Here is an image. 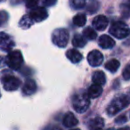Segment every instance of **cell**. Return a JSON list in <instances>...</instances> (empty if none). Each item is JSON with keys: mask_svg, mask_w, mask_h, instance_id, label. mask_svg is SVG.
Returning a JSON list of instances; mask_svg holds the SVG:
<instances>
[{"mask_svg": "<svg viewBox=\"0 0 130 130\" xmlns=\"http://www.w3.org/2000/svg\"><path fill=\"white\" fill-rule=\"evenodd\" d=\"M122 76L125 80L130 79V64L126 65V67H125L124 71H123V72H122Z\"/></svg>", "mask_w": 130, "mask_h": 130, "instance_id": "25", "label": "cell"}, {"mask_svg": "<svg viewBox=\"0 0 130 130\" xmlns=\"http://www.w3.org/2000/svg\"><path fill=\"white\" fill-rule=\"evenodd\" d=\"M57 3V0H43L44 6H54Z\"/></svg>", "mask_w": 130, "mask_h": 130, "instance_id": "26", "label": "cell"}, {"mask_svg": "<svg viewBox=\"0 0 130 130\" xmlns=\"http://www.w3.org/2000/svg\"><path fill=\"white\" fill-rule=\"evenodd\" d=\"M103 126H104V121L100 117L92 119L90 121V123H89L90 130H103Z\"/></svg>", "mask_w": 130, "mask_h": 130, "instance_id": "17", "label": "cell"}, {"mask_svg": "<svg viewBox=\"0 0 130 130\" xmlns=\"http://www.w3.org/2000/svg\"><path fill=\"white\" fill-rule=\"evenodd\" d=\"M109 31H110V33L112 36L119 38V39L126 38L130 34V29L128 28V26L125 22H120V21L114 22L110 26Z\"/></svg>", "mask_w": 130, "mask_h": 130, "instance_id": "3", "label": "cell"}, {"mask_svg": "<svg viewBox=\"0 0 130 130\" xmlns=\"http://www.w3.org/2000/svg\"><path fill=\"white\" fill-rule=\"evenodd\" d=\"M70 39L69 31L66 29H56L52 34V41L59 47H65Z\"/></svg>", "mask_w": 130, "mask_h": 130, "instance_id": "5", "label": "cell"}, {"mask_svg": "<svg viewBox=\"0 0 130 130\" xmlns=\"http://www.w3.org/2000/svg\"><path fill=\"white\" fill-rule=\"evenodd\" d=\"M121 6H122V8L126 9V11L130 12V0H125Z\"/></svg>", "mask_w": 130, "mask_h": 130, "instance_id": "28", "label": "cell"}, {"mask_svg": "<svg viewBox=\"0 0 130 130\" xmlns=\"http://www.w3.org/2000/svg\"><path fill=\"white\" fill-rule=\"evenodd\" d=\"M83 36L85 37L86 38L89 39V40H94V39H95V38H96L97 34H96V32H95V30L94 29V28L87 27L83 30Z\"/></svg>", "mask_w": 130, "mask_h": 130, "instance_id": "22", "label": "cell"}, {"mask_svg": "<svg viewBox=\"0 0 130 130\" xmlns=\"http://www.w3.org/2000/svg\"><path fill=\"white\" fill-rule=\"evenodd\" d=\"M78 124V120L74 114L71 112H68L64 115L63 117V125L67 127H72Z\"/></svg>", "mask_w": 130, "mask_h": 130, "instance_id": "14", "label": "cell"}, {"mask_svg": "<svg viewBox=\"0 0 130 130\" xmlns=\"http://www.w3.org/2000/svg\"><path fill=\"white\" fill-rule=\"evenodd\" d=\"M129 117H130V114H129Z\"/></svg>", "mask_w": 130, "mask_h": 130, "instance_id": "33", "label": "cell"}, {"mask_svg": "<svg viewBox=\"0 0 130 130\" xmlns=\"http://www.w3.org/2000/svg\"><path fill=\"white\" fill-rule=\"evenodd\" d=\"M103 93V87L102 86L97 85V84H93L89 87L88 90H87V95L89 96V98H97L99 97L100 95Z\"/></svg>", "mask_w": 130, "mask_h": 130, "instance_id": "13", "label": "cell"}, {"mask_svg": "<svg viewBox=\"0 0 130 130\" xmlns=\"http://www.w3.org/2000/svg\"><path fill=\"white\" fill-rule=\"evenodd\" d=\"M39 0H25V5L27 8H30V9H34L37 7Z\"/></svg>", "mask_w": 130, "mask_h": 130, "instance_id": "24", "label": "cell"}, {"mask_svg": "<svg viewBox=\"0 0 130 130\" xmlns=\"http://www.w3.org/2000/svg\"><path fill=\"white\" fill-rule=\"evenodd\" d=\"M3 87L6 91H14L21 86V80L13 75H6L2 79Z\"/></svg>", "mask_w": 130, "mask_h": 130, "instance_id": "6", "label": "cell"}, {"mask_svg": "<svg viewBox=\"0 0 130 130\" xmlns=\"http://www.w3.org/2000/svg\"><path fill=\"white\" fill-rule=\"evenodd\" d=\"M29 16L31 17L34 22H40L45 21V19L48 17V13H47L46 9L43 6H38L34 9H32L29 13Z\"/></svg>", "mask_w": 130, "mask_h": 130, "instance_id": "7", "label": "cell"}, {"mask_svg": "<svg viewBox=\"0 0 130 130\" xmlns=\"http://www.w3.org/2000/svg\"><path fill=\"white\" fill-rule=\"evenodd\" d=\"M92 80L94 82V84L103 86L106 83V77H105L104 72L102 71H97L95 72H94V74L92 76Z\"/></svg>", "mask_w": 130, "mask_h": 130, "instance_id": "16", "label": "cell"}, {"mask_svg": "<svg viewBox=\"0 0 130 130\" xmlns=\"http://www.w3.org/2000/svg\"><path fill=\"white\" fill-rule=\"evenodd\" d=\"M119 66H120V63L118 61L117 59H111L110 61H108L105 64V69L108 70L110 72L114 73L119 70Z\"/></svg>", "mask_w": 130, "mask_h": 130, "instance_id": "18", "label": "cell"}, {"mask_svg": "<svg viewBox=\"0 0 130 130\" xmlns=\"http://www.w3.org/2000/svg\"><path fill=\"white\" fill-rule=\"evenodd\" d=\"M34 23V21L31 19V17L29 16V14L28 15H24L22 19H21L20 22H19V26L22 29H29L30 28L31 26L33 25Z\"/></svg>", "mask_w": 130, "mask_h": 130, "instance_id": "20", "label": "cell"}, {"mask_svg": "<svg viewBox=\"0 0 130 130\" xmlns=\"http://www.w3.org/2000/svg\"><path fill=\"white\" fill-rule=\"evenodd\" d=\"M37 91V84L31 78H29L25 81L22 87V93L25 95H31Z\"/></svg>", "mask_w": 130, "mask_h": 130, "instance_id": "12", "label": "cell"}, {"mask_svg": "<svg viewBox=\"0 0 130 130\" xmlns=\"http://www.w3.org/2000/svg\"><path fill=\"white\" fill-rule=\"evenodd\" d=\"M0 40H1V43H0V47L3 51L5 52H9L12 50L13 46H14V42L12 39L11 37H9L8 35H6V33L2 32L0 34Z\"/></svg>", "mask_w": 130, "mask_h": 130, "instance_id": "9", "label": "cell"}, {"mask_svg": "<svg viewBox=\"0 0 130 130\" xmlns=\"http://www.w3.org/2000/svg\"><path fill=\"white\" fill-rule=\"evenodd\" d=\"M129 97L126 95H120L119 97L112 100V102L110 103V105L107 108V112L110 116H113L117 114L119 111L126 108L129 104Z\"/></svg>", "mask_w": 130, "mask_h": 130, "instance_id": "2", "label": "cell"}, {"mask_svg": "<svg viewBox=\"0 0 130 130\" xmlns=\"http://www.w3.org/2000/svg\"><path fill=\"white\" fill-rule=\"evenodd\" d=\"M87 61L92 67H98L103 61V54L98 50L91 51L87 55Z\"/></svg>", "mask_w": 130, "mask_h": 130, "instance_id": "8", "label": "cell"}, {"mask_svg": "<svg viewBox=\"0 0 130 130\" xmlns=\"http://www.w3.org/2000/svg\"><path fill=\"white\" fill-rule=\"evenodd\" d=\"M107 130H115V129H114V128H112V127H110V128H108Z\"/></svg>", "mask_w": 130, "mask_h": 130, "instance_id": "31", "label": "cell"}, {"mask_svg": "<svg viewBox=\"0 0 130 130\" xmlns=\"http://www.w3.org/2000/svg\"><path fill=\"white\" fill-rule=\"evenodd\" d=\"M52 130H61V128L59 127V126H54V127L53 128Z\"/></svg>", "mask_w": 130, "mask_h": 130, "instance_id": "30", "label": "cell"}, {"mask_svg": "<svg viewBox=\"0 0 130 130\" xmlns=\"http://www.w3.org/2000/svg\"><path fill=\"white\" fill-rule=\"evenodd\" d=\"M67 58L73 63H78L82 60V54L76 49H70L66 52Z\"/></svg>", "mask_w": 130, "mask_h": 130, "instance_id": "15", "label": "cell"}, {"mask_svg": "<svg viewBox=\"0 0 130 130\" xmlns=\"http://www.w3.org/2000/svg\"><path fill=\"white\" fill-rule=\"evenodd\" d=\"M6 64L10 69L13 71H19L23 64V57L22 53L18 50L9 52L6 56Z\"/></svg>", "mask_w": 130, "mask_h": 130, "instance_id": "4", "label": "cell"}, {"mask_svg": "<svg viewBox=\"0 0 130 130\" xmlns=\"http://www.w3.org/2000/svg\"><path fill=\"white\" fill-rule=\"evenodd\" d=\"M71 5L75 9H80L85 6L86 0H71Z\"/></svg>", "mask_w": 130, "mask_h": 130, "instance_id": "23", "label": "cell"}, {"mask_svg": "<svg viewBox=\"0 0 130 130\" xmlns=\"http://www.w3.org/2000/svg\"><path fill=\"white\" fill-rule=\"evenodd\" d=\"M87 22V16L84 13H78L73 17V23L78 27H83Z\"/></svg>", "mask_w": 130, "mask_h": 130, "instance_id": "21", "label": "cell"}, {"mask_svg": "<svg viewBox=\"0 0 130 130\" xmlns=\"http://www.w3.org/2000/svg\"><path fill=\"white\" fill-rule=\"evenodd\" d=\"M126 120H127V119H126V116L122 115V116H119V117H118L117 119H115V122L117 123V124H123V123L126 122Z\"/></svg>", "mask_w": 130, "mask_h": 130, "instance_id": "27", "label": "cell"}, {"mask_svg": "<svg viewBox=\"0 0 130 130\" xmlns=\"http://www.w3.org/2000/svg\"><path fill=\"white\" fill-rule=\"evenodd\" d=\"M118 130H130V128L128 126H125V127H122V128H119Z\"/></svg>", "mask_w": 130, "mask_h": 130, "instance_id": "29", "label": "cell"}, {"mask_svg": "<svg viewBox=\"0 0 130 130\" xmlns=\"http://www.w3.org/2000/svg\"><path fill=\"white\" fill-rule=\"evenodd\" d=\"M71 130H80V129H78V128H75V129H71Z\"/></svg>", "mask_w": 130, "mask_h": 130, "instance_id": "32", "label": "cell"}, {"mask_svg": "<svg viewBox=\"0 0 130 130\" xmlns=\"http://www.w3.org/2000/svg\"><path fill=\"white\" fill-rule=\"evenodd\" d=\"M108 19L104 15H97L96 17H94L92 22L93 27L97 30H104L108 26Z\"/></svg>", "mask_w": 130, "mask_h": 130, "instance_id": "10", "label": "cell"}, {"mask_svg": "<svg viewBox=\"0 0 130 130\" xmlns=\"http://www.w3.org/2000/svg\"><path fill=\"white\" fill-rule=\"evenodd\" d=\"M85 37L82 36V35H79V34H75L74 37L72 38V44L75 47H84L87 44V41L85 39Z\"/></svg>", "mask_w": 130, "mask_h": 130, "instance_id": "19", "label": "cell"}, {"mask_svg": "<svg viewBox=\"0 0 130 130\" xmlns=\"http://www.w3.org/2000/svg\"><path fill=\"white\" fill-rule=\"evenodd\" d=\"M98 44L103 49H111L115 45V41L109 35H102L98 40Z\"/></svg>", "mask_w": 130, "mask_h": 130, "instance_id": "11", "label": "cell"}, {"mask_svg": "<svg viewBox=\"0 0 130 130\" xmlns=\"http://www.w3.org/2000/svg\"><path fill=\"white\" fill-rule=\"evenodd\" d=\"M90 105V98L85 93H78L73 95L72 97V106L74 110L78 113H83Z\"/></svg>", "mask_w": 130, "mask_h": 130, "instance_id": "1", "label": "cell"}]
</instances>
